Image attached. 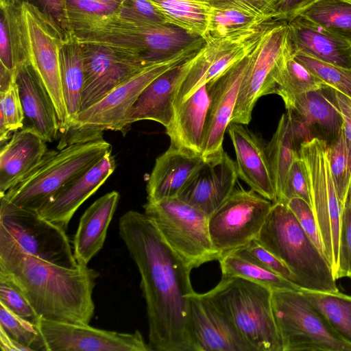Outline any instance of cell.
<instances>
[{
    "instance_id": "obj_29",
    "label": "cell",
    "mask_w": 351,
    "mask_h": 351,
    "mask_svg": "<svg viewBox=\"0 0 351 351\" xmlns=\"http://www.w3.org/2000/svg\"><path fill=\"white\" fill-rule=\"evenodd\" d=\"M208 105L205 84L174 110L172 120L165 128L171 145L202 155Z\"/></svg>"
},
{
    "instance_id": "obj_1",
    "label": "cell",
    "mask_w": 351,
    "mask_h": 351,
    "mask_svg": "<svg viewBox=\"0 0 351 351\" xmlns=\"http://www.w3.org/2000/svg\"><path fill=\"white\" fill-rule=\"evenodd\" d=\"M119 232L141 276L152 350L195 351L189 323L192 269L145 213H125Z\"/></svg>"
},
{
    "instance_id": "obj_19",
    "label": "cell",
    "mask_w": 351,
    "mask_h": 351,
    "mask_svg": "<svg viewBox=\"0 0 351 351\" xmlns=\"http://www.w3.org/2000/svg\"><path fill=\"white\" fill-rule=\"evenodd\" d=\"M205 159L178 197L209 217L232 193L239 176L236 162L224 151Z\"/></svg>"
},
{
    "instance_id": "obj_3",
    "label": "cell",
    "mask_w": 351,
    "mask_h": 351,
    "mask_svg": "<svg viewBox=\"0 0 351 351\" xmlns=\"http://www.w3.org/2000/svg\"><path fill=\"white\" fill-rule=\"evenodd\" d=\"M255 239L290 269L301 289L339 291L329 263L308 237L287 204L273 203Z\"/></svg>"
},
{
    "instance_id": "obj_33",
    "label": "cell",
    "mask_w": 351,
    "mask_h": 351,
    "mask_svg": "<svg viewBox=\"0 0 351 351\" xmlns=\"http://www.w3.org/2000/svg\"><path fill=\"white\" fill-rule=\"evenodd\" d=\"M163 14L168 24L205 38L211 5L204 0H149Z\"/></svg>"
},
{
    "instance_id": "obj_28",
    "label": "cell",
    "mask_w": 351,
    "mask_h": 351,
    "mask_svg": "<svg viewBox=\"0 0 351 351\" xmlns=\"http://www.w3.org/2000/svg\"><path fill=\"white\" fill-rule=\"evenodd\" d=\"M119 198L117 191L109 192L94 202L82 215L73 240V254L78 265H88L103 247Z\"/></svg>"
},
{
    "instance_id": "obj_32",
    "label": "cell",
    "mask_w": 351,
    "mask_h": 351,
    "mask_svg": "<svg viewBox=\"0 0 351 351\" xmlns=\"http://www.w3.org/2000/svg\"><path fill=\"white\" fill-rule=\"evenodd\" d=\"M275 91L289 108L297 97L328 86L295 60L291 45L282 56L274 76Z\"/></svg>"
},
{
    "instance_id": "obj_24",
    "label": "cell",
    "mask_w": 351,
    "mask_h": 351,
    "mask_svg": "<svg viewBox=\"0 0 351 351\" xmlns=\"http://www.w3.org/2000/svg\"><path fill=\"white\" fill-rule=\"evenodd\" d=\"M16 82L25 117L23 128L34 130L46 142L57 139L61 132L54 104L29 61L16 71Z\"/></svg>"
},
{
    "instance_id": "obj_40",
    "label": "cell",
    "mask_w": 351,
    "mask_h": 351,
    "mask_svg": "<svg viewBox=\"0 0 351 351\" xmlns=\"http://www.w3.org/2000/svg\"><path fill=\"white\" fill-rule=\"evenodd\" d=\"M294 58L328 87L351 99V69L325 62L302 52Z\"/></svg>"
},
{
    "instance_id": "obj_41",
    "label": "cell",
    "mask_w": 351,
    "mask_h": 351,
    "mask_svg": "<svg viewBox=\"0 0 351 351\" xmlns=\"http://www.w3.org/2000/svg\"><path fill=\"white\" fill-rule=\"evenodd\" d=\"M0 328L32 351H45V345L37 325L19 316L0 302Z\"/></svg>"
},
{
    "instance_id": "obj_36",
    "label": "cell",
    "mask_w": 351,
    "mask_h": 351,
    "mask_svg": "<svg viewBox=\"0 0 351 351\" xmlns=\"http://www.w3.org/2000/svg\"><path fill=\"white\" fill-rule=\"evenodd\" d=\"M302 291L335 332L351 344V295L339 291Z\"/></svg>"
},
{
    "instance_id": "obj_38",
    "label": "cell",
    "mask_w": 351,
    "mask_h": 351,
    "mask_svg": "<svg viewBox=\"0 0 351 351\" xmlns=\"http://www.w3.org/2000/svg\"><path fill=\"white\" fill-rule=\"evenodd\" d=\"M219 262L222 275L241 277L268 287L272 291L301 289L295 284L278 274L232 253L222 256Z\"/></svg>"
},
{
    "instance_id": "obj_45",
    "label": "cell",
    "mask_w": 351,
    "mask_h": 351,
    "mask_svg": "<svg viewBox=\"0 0 351 351\" xmlns=\"http://www.w3.org/2000/svg\"><path fill=\"white\" fill-rule=\"evenodd\" d=\"M19 5L1 7L8 25L13 69L16 74L18 69L28 62Z\"/></svg>"
},
{
    "instance_id": "obj_56",
    "label": "cell",
    "mask_w": 351,
    "mask_h": 351,
    "mask_svg": "<svg viewBox=\"0 0 351 351\" xmlns=\"http://www.w3.org/2000/svg\"><path fill=\"white\" fill-rule=\"evenodd\" d=\"M334 96L342 119L343 131L351 143V99L335 90Z\"/></svg>"
},
{
    "instance_id": "obj_31",
    "label": "cell",
    "mask_w": 351,
    "mask_h": 351,
    "mask_svg": "<svg viewBox=\"0 0 351 351\" xmlns=\"http://www.w3.org/2000/svg\"><path fill=\"white\" fill-rule=\"evenodd\" d=\"M60 70L66 110V133L77 116L84 83V68L81 44L71 32L66 35L60 52Z\"/></svg>"
},
{
    "instance_id": "obj_34",
    "label": "cell",
    "mask_w": 351,
    "mask_h": 351,
    "mask_svg": "<svg viewBox=\"0 0 351 351\" xmlns=\"http://www.w3.org/2000/svg\"><path fill=\"white\" fill-rule=\"evenodd\" d=\"M266 152L276 190V202L281 197L291 166L298 156L287 112L281 116L276 130L266 146Z\"/></svg>"
},
{
    "instance_id": "obj_48",
    "label": "cell",
    "mask_w": 351,
    "mask_h": 351,
    "mask_svg": "<svg viewBox=\"0 0 351 351\" xmlns=\"http://www.w3.org/2000/svg\"><path fill=\"white\" fill-rule=\"evenodd\" d=\"M293 197H299L311 205L308 180L301 159L298 156L288 172L280 199L276 202L287 204Z\"/></svg>"
},
{
    "instance_id": "obj_53",
    "label": "cell",
    "mask_w": 351,
    "mask_h": 351,
    "mask_svg": "<svg viewBox=\"0 0 351 351\" xmlns=\"http://www.w3.org/2000/svg\"><path fill=\"white\" fill-rule=\"evenodd\" d=\"M289 114L293 141L298 154L299 149L304 143L315 138V134L306 122L293 110H287Z\"/></svg>"
},
{
    "instance_id": "obj_15",
    "label": "cell",
    "mask_w": 351,
    "mask_h": 351,
    "mask_svg": "<svg viewBox=\"0 0 351 351\" xmlns=\"http://www.w3.org/2000/svg\"><path fill=\"white\" fill-rule=\"evenodd\" d=\"M267 26L232 36L207 39L180 86L173 107L176 109L202 86L217 78L249 55Z\"/></svg>"
},
{
    "instance_id": "obj_51",
    "label": "cell",
    "mask_w": 351,
    "mask_h": 351,
    "mask_svg": "<svg viewBox=\"0 0 351 351\" xmlns=\"http://www.w3.org/2000/svg\"><path fill=\"white\" fill-rule=\"evenodd\" d=\"M278 0H209L211 5L241 9L253 14L275 20L272 12Z\"/></svg>"
},
{
    "instance_id": "obj_37",
    "label": "cell",
    "mask_w": 351,
    "mask_h": 351,
    "mask_svg": "<svg viewBox=\"0 0 351 351\" xmlns=\"http://www.w3.org/2000/svg\"><path fill=\"white\" fill-rule=\"evenodd\" d=\"M269 18L229 7L211 5L210 20L204 40L221 38L258 28Z\"/></svg>"
},
{
    "instance_id": "obj_52",
    "label": "cell",
    "mask_w": 351,
    "mask_h": 351,
    "mask_svg": "<svg viewBox=\"0 0 351 351\" xmlns=\"http://www.w3.org/2000/svg\"><path fill=\"white\" fill-rule=\"evenodd\" d=\"M38 7L68 34L71 33L67 19L66 0H23Z\"/></svg>"
},
{
    "instance_id": "obj_7",
    "label": "cell",
    "mask_w": 351,
    "mask_h": 351,
    "mask_svg": "<svg viewBox=\"0 0 351 351\" xmlns=\"http://www.w3.org/2000/svg\"><path fill=\"white\" fill-rule=\"evenodd\" d=\"M205 44L200 38L166 60L151 64L80 112L59 142L62 147L103 138L105 130L123 131V123L142 91L156 77L185 61Z\"/></svg>"
},
{
    "instance_id": "obj_12",
    "label": "cell",
    "mask_w": 351,
    "mask_h": 351,
    "mask_svg": "<svg viewBox=\"0 0 351 351\" xmlns=\"http://www.w3.org/2000/svg\"><path fill=\"white\" fill-rule=\"evenodd\" d=\"M287 21L267 26L250 54L234 109L231 123L248 124L259 98L274 94V76L286 50L291 46Z\"/></svg>"
},
{
    "instance_id": "obj_26",
    "label": "cell",
    "mask_w": 351,
    "mask_h": 351,
    "mask_svg": "<svg viewBox=\"0 0 351 351\" xmlns=\"http://www.w3.org/2000/svg\"><path fill=\"white\" fill-rule=\"evenodd\" d=\"M293 53L351 69V44L315 23L297 15L287 21Z\"/></svg>"
},
{
    "instance_id": "obj_35",
    "label": "cell",
    "mask_w": 351,
    "mask_h": 351,
    "mask_svg": "<svg viewBox=\"0 0 351 351\" xmlns=\"http://www.w3.org/2000/svg\"><path fill=\"white\" fill-rule=\"evenodd\" d=\"M298 15L351 44V1L317 0L304 8Z\"/></svg>"
},
{
    "instance_id": "obj_10",
    "label": "cell",
    "mask_w": 351,
    "mask_h": 351,
    "mask_svg": "<svg viewBox=\"0 0 351 351\" xmlns=\"http://www.w3.org/2000/svg\"><path fill=\"white\" fill-rule=\"evenodd\" d=\"M298 157L305 169L311 208L319 230L326 257L335 276L338 269L343 206L331 173L327 144L316 138L304 143L299 149Z\"/></svg>"
},
{
    "instance_id": "obj_4",
    "label": "cell",
    "mask_w": 351,
    "mask_h": 351,
    "mask_svg": "<svg viewBox=\"0 0 351 351\" xmlns=\"http://www.w3.org/2000/svg\"><path fill=\"white\" fill-rule=\"evenodd\" d=\"M80 43H95L128 52L149 65L179 53L202 37L171 24L149 25L116 14L96 18L73 27Z\"/></svg>"
},
{
    "instance_id": "obj_16",
    "label": "cell",
    "mask_w": 351,
    "mask_h": 351,
    "mask_svg": "<svg viewBox=\"0 0 351 351\" xmlns=\"http://www.w3.org/2000/svg\"><path fill=\"white\" fill-rule=\"evenodd\" d=\"M37 326L45 351H152L137 330L119 332L42 318Z\"/></svg>"
},
{
    "instance_id": "obj_30",
    "label": "cell",
    "mask_w": 351,
    "mask_h": 351,
    "mask_svg": "<svg viewBox=\"0 0 351 351\" xmlns=\"http://www.w3.org/2000/svg\"><path fill=\"white\" fill-rule=\"evenodd\" d=\"M293 110L310 126L315 138L327 145L341 134L342 119L330 87L301 95L287 110Z\"/></svg>"
},
{
    "instance_id": "obj_59",
    "label": "cell",
    "mask_w": 351,
    "mask_h": 351,
    "mask_svg": "<svg viewBox=\"0 0 351 351\" xmlns=\"http://www.w3.org/2000/svg\"><path fill=\"white\" fill-rule=\"evenodd\" d=\"M100 3L120 6L125 0H95Z\"/></svg>"
},
{
    "instance_id": "obj_18",
    "label": "cell",
    "mask_w": 351,
    "mask_h": 351,
    "mask_svg": "<svg viewBox=\"0 0 351 351\" xmlns=\"http://www.w3.org/2000/svg\"><path fill=\"white\" fill-rule=\"evenodd\" d=\"M250 54L206 84L209 105L202 154L204 158L213 157L223 152L224 134L231 123L239 87L249 63Z\"/></svg>"
},
{
    "instance_id": "obj_13",
    "label": "cell",
    "mask_w": 351,
    "mask_h": 351,
    "mask_svg": "<svg viewBox=\"0 0 351 351\" xmlns=\"http://www.w3.org/2000/svg\"><path fill=\"white\" fill-rule=\"evenodd\" d=\"M0 230L25 253L67 268L77 264L66 230L30 211L0 201Z\"/></svg>"
},
{
    "instance_id": "obj_11",
    "label": "cell",
    "mask_w": 351,
    "mask_h": 351,
    "mask_svg": "<svg viewBox=\"0 0 351 351\" xmlns=\"http://www.w3.org/2000/svg\"><path fill=\"white\" fill-rule=\"evenodd\" d=\"M19 7L28 61L53 100L62 133L66 123V110L60 77V52L67 34L34 4L22 1Z\"/></svg>"
},
{
    "instance_id": "obj_60",
    "label": "cell",
    "mask_w": 351,
    "mask_h": 351,
    "mask_svg": "<svg viewBox=\"0 0 351 351\" xmlns=\"http://www.w3.org/2000/svg\"><path fill=\"white\" fill-rule=\"evenodd\" d=\"M349 190H350V191L351 192V182H350V185Z\"/></svg>"
},
{
    "instance_id": "obj_27",
    "label": "cell",
    "mask_w": 351,
    "mask_h": 351,
    "mask_svg": "<svg viewBox=\"0 0 351 351\" xmlns=\"http://www.w3.org/2000/svg\"><path fill=\"white\" fill-rule=\"evenodd\" d=\"M46 141L34 130L21 128L1 146L0 195L21 181L43 158Z\"/></svg>"
},
{
    "instance_id": "obj_49",
    "label": "cell",
    "mask_w": 351,
    "mask_h": 351,
    "mask_svg": "<svg viewBox=\"0 0 351 351\" xmlns=\"http://www.w3.org/2000/svg\"><path fill=\"white\" fill-rule=\"evenodd\" d=\"M0 302L12 312L36 325L40 319L23 293L2 279H0Z\"/></svg>"
},
{
    "instance_id": "obj_5",
    "label": "cell",
    "mask_w": 351,
    "mask_h": 351,
    "mask_svg": "<svg viewBox=\"0 0 351 351\" xmlns=\"http://www.w3.org/2000/svg\"><path fill=\"white\" fill-rule=\"evenodd\" d=\"M272 293L245 278L221 275L214 288L202 294L228 318L254 351H283Z\"/></svg>"
},
{
    "instance_id": "obj_9",
    "label": "cell",
    "mask_w": 351,
    "mask_h": 351,
    "mask_svg": "<svg viewBox=\"0 0 351 351\" xmlns=\"http://www.w3.org/2000/svg\"><path fill=\"white\" fill-rule=\"evenodd\" d=\"M272 306L283 351H351L302 289L273 291Z\"/></svg>"
},
{
    "instance_id": "obj_43",
    "label": "cell",
    "mask_w": 351,
    "mask_h": 351,
    "mask_svg": "<svg viewBox=\"0 0 351 351\" xmlns=\"http://www.w3.org/2000/svg\"><path fill=\"white\" fill-rule=\"evenodd\" d=\"M230 253L269 269L297 285L295 277L290 269L255 239L247 245Z\"/></svg>"
},
{
    "instance_id": "obj_46",
    "label": "cell",
    "mask_w": 351,
    "mask_h": 351,
    "mask_svg": "<svg viewBox=\"0 0 351 351\" xmlns=\"http://www.w3.org/2000/svg\"><path fill=\"white\" fill-rule=\"evenodd\" d=\"M335 277L336 280L344 277L351 278V192L350 190L342 208L338 269Z\"/></svg>"
},
{
    "instance_id": "obj_25",
    "label": "cell",
    "mask_w": 351,
    "mask_h": 351,
    "mask_svg": "<svg viewBox=\"0 0 351 351\" xmlns=\"http://www.w3.org/2000/svg\"><path fill=\"white\" fill-rule=\"evenodd\" d=\"M206 159L173 145L156 159L147 184V199L178 197Z\"/></svg>"
},
{
    "instance_id": "obj_14",
    "label": "cell",
    "mask_w": 351,
    "mask_h": 351,
    "mask_svg": "<svg viewBox=\"0 0 351 351\" xmlns=\"http://www.w3.org/2000/svg\"><path fill=\"white\" fill-rule=\"evenodd\" d=\"M272 204L252 189L234 188L208 217L210 239L221 256L256 238Z\"/></svg>"
},
{
    "instance_id": "obj_39",
    "label": "cell",
    "mask_w": 351,
    "mask_h": 351,
    "mask_svg": "<svg viewBox=\"0 0 351 351\" xmlns=\"http://www.w3.org/2000/svg\"><path fill=\"white\" fill-rule=\"evenodd\" d=\"M328 159L339 201L343 206L351 182V143L342 130L327 145Z\"/></svg>"
},
{
    "instance_id": "obj_58",
    "label": "cell",
    "mask_w": 351,
    "mask_h": 351,
    "mask_svg": "<svg viewBox=\"0 0 351 351\" xmlns=\"http://www.w3.org/2000/svg\"><path fill=\"white\" fill-rule=\"evenodd\" d=\"M20 2L21 0H0V8L8 5H18Z\"/></svg>"
},
{
    "instance_id": "obj_55",
    "label": "cell",
    "mask_w": 351,
    "mask_h": 351,
    "mask_svg": "<svg viewBox=\"0 0 351 351\" xmlns=\"http://www.w3.org/2000/svg\"><path fill=\"white\" fill-rule=\"evenodd\" d=\"M0 21V62L1 65L10 71H14L9 33L5 17L1 12Z\"/></svg>"
},
{
    "instance_id": "obj_23",
    "label": "cell",
    "mask_w": 351,
    "mask_h": 351,
    "mask_svg": "<svg viewBox=\"0 0 351 351\" xmlns=\"http://www.w3.org/2000/svg\"><path fill=\"white\" fill-rule=\"evenodd\" d=\"M228 131L234 148L239 177L256 193L274 202L276 190L266 147L243 124L230 123Z\"/></svg>"
},
{
    "instance_id": "obj_22",
    "label": "cell",
    "mask_w": 351,
    "mask_h": 351,
    "mask_svg": "<svg viewBox=\"0 0 351 351\" xmlns=\"http://www.w3.org/2000/svg\"><path fill=\"white\" fill-rule=\"evenodd\" d=\"M115 168L114 158L109 152L56 193L40 208L39 215L66 230L79 207L99 189Z\"/></svg>"
},
{
    "instance_id": "obj_21",
    "label": "cell",
    "mask_w": 351,
    "mask_h": 351,
    "mask_svg": "<svg viewBox=\"0 0 351 351\" xmlns=\"http://www.w3.org/2000/svg\"><path fill=\"white\" fill-rule=\"evenodd\" d=\"M199 51L159 75L142 91L123 121V134L127 132L131 124L141 120L154 121L165 128L170 123L178 90L194 64Z\"/></svg>"
},
{
    "instance_id": "obj_42",
    "label": "cell",
    "mask_w": 351,
    "mask_h": 351,
    "mask_svg": "<svg viewBox=\"0 0 351 351\" xmlns=\"http://www.w3.org/2000/svg\"><path fill=\"white\" fill-rule=\"evenodd\" d=\"M24 112L16 80L5 91L0 92V142L9 141L12 132L23 128Z\"/></svg>"
},
{
    "instance_id": "obj_50",
    "label": "cell",
    "mask_w": 351,
    "mask_h": 351,
    "mask_svg": "<svg viewBox=\"0 0 351 351\" xmlns=\"http://www.w3.org/2000/svg\"><path fill=\"white\" fill-rule=\"evenodd\" d=\"M287 204L308 237L322 255L326 258L319 230L311 207L306 202L299 197L291 199Z\"/></svg>"
},
{
    "instance_id": "obj_17",
    "label": "cell",
    "mask_w": 351,
    "mask_h": 351,
    "mask_svg": "<svg viewBox=\"0 0 351 351\" xmlns=\"http://www.w3.org/2000/svg\"><path fill=\"white\" fill-rule=\"evenodd\" d=\"M80 44L84 83L79 113L148 66L132 54L111 47L95 43Z\"/></svg>"
},
{
    "instance_id": "obj_61",
    "label": "cell",
    "mask_w": 351,
    "mask_h": 351,
    "mask_svg": "<svg viewBox=\"0 0 351 351\" xmlns=\"http://www.w3.org/2000/svg\"><path fill=\"white\" fill-rule=\"evenodd\" d=\"M204 1H209V0H204Z\"/></svg>"
},
{
    "instance_id": "obj_2",
    "label": "cell",
    "mask_w": 351,
    "mask_h": 351,
    "mask_svg": "<svg viewBox=\"0 0 351 351\" xmlns=\"http://www.w3.org/2000/svg\"><path fill=\"white\" fill-rule=\"evenodd\" d=\"M99 276L88 265L67 268L31 256L0 230V279L19 290L40 318L89 324Z\"/></svg>"
},
{
    "instance_id": "obj_62",
    "label": "cell",
    "mask_w": 351,
    "mask_h": 351,
    "mask_svg": "<svg viewBox=\"0 0 351 351\" xmlns=\"http://www.w3.org/2000/svg\"><path fill=\"white\" fill-rule=\"evenodd\" d=\"M348 1H351V0H348Z\"/></svg>"
},
{
    "instance_id": "obj_54",
    "label": "cell",
    "mask_w": 351,
    "mask_h": 351,
    "mask_svg": "<svg viewBox=\"0 0 351 351\" xmlns=\"http://www.w3.org/2000/svg\"><path fill=\"white\" fill-rule=\"evenodd\" d=\"M315 1L317 0H278L272 14L275 20L288 21Z\"/></svg>"
},
{
    "instance_id": "obj_6",
    "label": "cell",
    "mask_w": 351,
    "mask_h": 351,
    "mask_svg": "<svg viewBox=\"0 0 351 351\" xmlns=\"http://www.w3.org/2000/svg\"><path fill=\"white\" fill-rule=\"evenodd\" d=\"M109 152L111 145L103 138L77 142L58 150H47L36 168L0 195V201L38 212L62 187Z\"/></svg>"
},
{
    "instance_id": "obj_47",
    "label": "cell",
    "mask_w": 351,
    "mask_h": 351,
    "mask_svg": "<svg viewBox=\"0 0 351 351\" xmlns=\"http://www.w3.org/2000/svg\"><path fill=\"white\" fill-rule=\"evenodd\" d=\"M120 17L149 25L168 24L161 11L149 0H125L117 13Z\"/></svg>"
},
{
    "instance_id": "obj_57",
    "label": "cell",
    "mask_w": 351,
    "mask_h": 351,
    "mask_svg": "<svg viewBox=\"0 0 351 351\" xmlns=\"http://www.w3.org/2000/svg\"><path fill=\"white\" fill-rule=\"evenodd\" d=\"M0 346L2 351H32L29 348L16 341L0 328Z\"/></svg>"
},
{
    "instance_id": "obj_8",
    "label": "cell",
    "mask_w": 351,
    "mask_h": 351,
    "mask_svg": "<svg viewBox=\"0 0 351 351\" xmlns=\"http://www.w3.org/2000/svg\"><path fill=\"white\" fill-rule=\"evenodd\" d=\"M170 247L191 269L221 257L214 247L208 228V216L178 197L143 205Z\"/></svg>"
},
{
    "instance_id": "obj_20",
    "label": "cell",
    "mask_w": 351,
    "mask_h": 351,
    "mask_svg": "<svg viewBox=\"0 0 351 351\" xmlns=\"http://www.w3.org/2000/svg\"><path fill=\"white\" fill-rule=\"evenodd\" d=\"M189 323L195 351H254L202 293L195 292L189 297Z\"/></svg>"
},
{
    "instance_id": "obj_44",
    "label": "cell",
    "mask_w": 351,
    "mask_h": 351,
    "mask_svg": "<svg viewBox=\"0 0 351 351\" xmlns=\"http://www.w3.org/2000/svg\"><path fill=\"white\" fill-rule=\"evenodd\" d=\"M119 6L95 0H66L67 19L71 29L88 21L117 13Z\"/></svg>"
}]
</instances>
